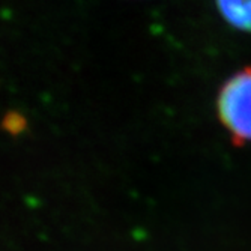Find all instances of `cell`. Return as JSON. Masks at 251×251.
Wrapping results in <instances>:
<instances>
[{
    "instance_id": "1",
    "label": "cell",
    "mask_w": 251,
    "mask_h": 251,
    "mask_svg": "<svg viewBox=\"0 0 251 251\" xmlns=\"http://www.w3.org/2000/svg\"><path fill=\"white\" fill-rule=\"evenodd\" d=\"M217 113L235 145L251 143V66L233 74L221 86Z\"/></svg>"
},
{
    "instance_id": "3",
    "label": "cell",
    "mask_w": 251,
    "mask_h": 251,
    "mask_svg": "<svg viewBox=\"0 0 251 251\" xmlns=\"http://www.w3.org/2000/svg\"><path fill=\"white\" fill-rule=\"evenodd\" d=\"M3 129L12 135H18L26 129V121L23 116L11 113V115H8L3 121Z\"/></svg>"
},
{
    "instance_id": "2",
    "label": "cell",
    "mask_w": 251,
    "mask_h": 251,
    "mask_svg": "<svg viewBox=\"0 0 251 251\" xmlns=\"http://www.w3.org/2000/svg\"><path fill=\"white\" fill-rule=\"evenodd\" d=\"M215 5L232 27L251 33V0H215Z\"/></svg>"
}]
</instances>
